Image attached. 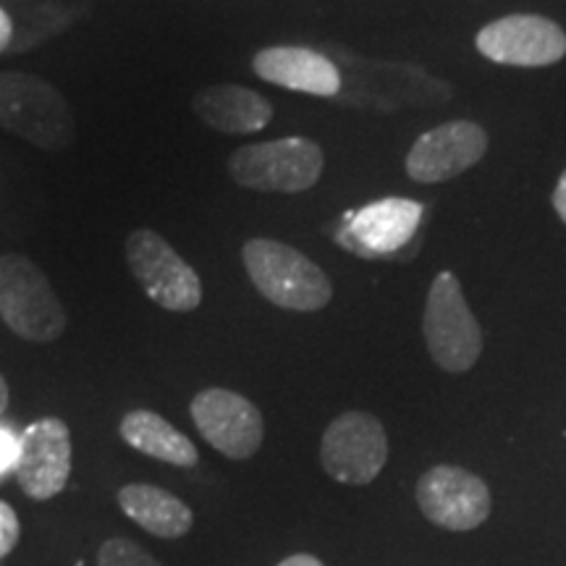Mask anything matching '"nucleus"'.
Returning <instances> with one entry per match:
<instances>
[{"label":"nucleus","mask_w":566,"mask_h":566,"mask_svg":"<svg viewBox=\"0 0 566 566\" xmlns=\"http://www.w3.org/2000/svg\"><path fill=\"white\" fill-rule=\"evenodd\" d=\"M242 258L254 289L275 307L317 313L334 296L328 275L294 247L275 239H250Z\"/></svg>","instance_id":"1"},{"label":"nucleus","mask_w":566,"mask_h":566,"mask_svg":"<svg viewBox=\"0 0 566 566\" xmlns=\"http://www.w3.org/2000/svg\"><path fill=\"white\" fill-rule=\"evenodd\" d=\"M0 126L42 150H63L74 139V116L51 82L21 71L0 74Z\"/></svg>","instance_id":"2"},{"label":"nucleus","mask_w":566,"mask_h":566,"mask_svg":"<svg viewBox=\"0 0 566 566\" xmlns=\"http://www.w3.org/2000/svg\"><path fill=\"white\" fill-rule=\"evenodd\" d=\"M0 317L32 344H51L66 331V313L48 275L17 252L0 254Z\"/></svg>","instance_id":"3"},{"label":"nucleus","mask_w":566,"mask_h":566,"mask_svg":"<svg viewBox=\"0 0 566 566\" xmlns=\"http://www.w3.org/2000/svg\"><path fill=\"white\" fill-rule=\"evenodd\" d=\"M231 179L254 192L296 195L315 187L323 174V150L313 139L283 137L231 153Z\"/></svg>","instance_id":"4"},{"label":"nucleus","mask_w":566,"mask_h":566,"mask_svg":"<svg viewBox=\"0 0 566 566\" xmlns=\"http://www.w3.org/2000/svg\"><path fill=\"white\" fill-rule=\"evenodd\" d=\"M422 334L433 363L446 373H467L483 352V331L467 307L454 273L436 275L422 317Z\"/></svg>","instance_id":"5"},{"label":"nucleus","mask_w":566,"mask_h":566,"mask_svg":"<svg viewBox=\"0 0 566 566\" xmlns=\"http://www.w3.org/2000/svg\"><path fill=\"white\" fill-rule=\"evenodd\" d=\"M126 263L139 289L168 313H195L202 302V281L160 233L137 229L126 239Z\"/></svg>","instance_id":"6"},{"label":"nucleus","mask_w":566,"mask_h":566,"mask_svg":"<svg viewBox=\"0 0 566 566\" xmlns=\"http://www.w3.org/2000/svg\"><path fill=\"white\" fill-rule=\"evenodd\" d=\"M388 459V438L378 417L344 412L325 428L321 462L328 478L344 485H367Z\"/></svg>","instance_id":"7"},{"label":"nucleus","mask_w":566,"mask_h":566,"mask_svg":"<svg viewBox=\"0 0 566 566\" xmlns=\"http://www.w3.org/2000/svg\"><path fill=\"white\" fill-rule=\"evenodd\" d=\"M417 504L433 525L467 533L491 516V491L464 467L438 464L417 483Z\"/></svg>","instance_id":"8"},{"label":"nucleus","mask_w":566,"mask_h":566,"mask_svg":"<svg viewBox=\"0 0 566 566\" xmlns=\"http://www.w3.org/2000/svg\"><path fill=\"white\" fill-rule=\"evenodd\" d=\"M192 420L205 441L229 459H250L263 446V415L247 396L229 388H205L197 394Z\"/></svg>","instance_id":"9"},{"label":"nucleus","mask_w":566,"mask_h":566,"mask_svg":"<svg viewBox=\"0 0 566 566\" xmlns=\"http://www.w3.org/2000/svg\"><path fill=\"white\" fill-rule=\"evenodd\" d=\"M478 51L504 66H551L566 55V32L546 17L516 13L483 27L478 32Z\"/></svg>","instance_id":"10"},{"label":"nucleus","mask_w":566,"mask_h":566,"mask_svg":"<svg viewBox=\"0 0 566 566\" xmlns=\"http://www.w3.org/2000/svg\"><path fill=\"white\" fill-rule=\"evenodd\" d=\"M19 488L32 501H51L69 483L71 475V433L59 417H42L19 438L17 464Z\"/></svg>","instance_id":"11"},{"label":"nucleus","mask_w":566,"mask_h":566,"mask_svg":"<svg viewBox=\"0 0 566 566\" xmlns=\"http://www.w3.org/2000/svg\"><path fill=\"white\" fill-rule=\"evenodd\" d=\"M488 134L472 122H449L424 132L407 155V174L417 184L449 181L483 160Z\"/></svg>","instance_id":"12"},{"label":"nucleus","mask_w":566,"mask_h":566,"mask_svg":"<svg viewBox=\"0 0 566 566\" xmlns=\"http://www.w3.org/2000/svg\"><path fill=\"white\" fill-rule=\"evenodd\" d=\"M349 223L338 231L346 250L375 258L401 250L415 237L422 221V205L407 197H386L349 212Z\"/></svg>","instance_id":"13"},{"label":"nucleus","mask_w":566,"mask_h":566,"mask_svg":"<svg viewBox=\"0 0 566 566\" xmlns=\"http://www.w3.org/2000/svg\"><path fill=\"white\" fill-rule=\"evenodd\" d=\"M252 69L260 80L292 92H304V95L334 97L342 90V74L336 63L310 48H265L252 59Z\"/></svg>","instance_id":"14"},{"label":"nucleus","mask_w":566,"mask_h":566,"mask_svg":"<svg viewBox=\"0 0 566 566\" xmlns=\"http://www.w3.org/2000/svg\"><path fill=\"white\" fill-rule=\"evenodd\" d=\"M192 111L202 124L223 134H254L273 118V105L260 92L239 84H212L195 95Z\"/></svg>","instance_id":"15"},{"label":"nucleus","mask_w":566,"mask_h":566,"mask_svg":"<svg viewBox=\"0 0 566 566\" xmlns=\"http://www.w3.org/2000/svg\"><path fill=\"white\" fill-rule=\"evenodd\" d=\"M118 506L137 522L142 530L163 541H176L184 537L195 525V514L179 495L168 493L166 488L147 485V483H132L118 491Z\"/></svg>","instance_id":"16"},{"label":"nucleus","mask_w":566,"mask_h":566,"mask_svg":"<svg viewBox=\"0 0 566 566\" xmlns=\"http://www.w3.org/2000/svg\"><path fill=\"white\" fill-rule=\"evenodd\" d=\"M118 433L139 454L158 459V462L174 467H195L200 462V451L181 430H176L166 417L150 409H134L124 415Z\"/></svg>","instance_id":"17"},{"label":"nucleus","mask_w":566,"mask_h":566,"mask_svg":"<svg viewBox=\"0 0 566 566\" xmlns=\"http://www.w3.org/2000/svg\"><path fill=\"white\" fill-rule=\"evenodd\" d=\"M97 566H163L158 558L147 554L139 543L126 537H108L97 551Z\"/></svg>","instance_id":"18"},{"label":"nucleus","mask_w":566,"mask_h":566,"mask_svg":"<svg viewBox=\"0 0 566 566\" xmlns=\"http://www.w3.org/2000/svg\"><path fill=\"white\" fill-rule=\"evenodd\" d=\"M21 537V522L13 509L0 499V558H6L17 548Z\"/></svg>","instance_id":"19"},{"label":"nucleus","mask_w":566,"mask_h":566,"mask_svg":"<svg viewBox=\"0 0 566 566\" xmlns=\"http://www.w3.org/2000/svg\"><path fill=\"white\" fill-rule=\"evenodd\" d=\"M17 454H19V443L13 441L6 430H0V472H6L9 467L17 464Z\"/></svg>","instance_id":"20"},{"label":"nucleus","mask_w":566,"mask_h":566,"mask_svg":"<svg viewBox=\"0 0 566 566\" xmlns=\"http://www.w3.org/2000/svg\"><path fill=\"white\" fill-rule=\"evenodd\" d=\"M554 208L558 212V218L566 223V171L562 174V179H558L554 189Z\"/></svg>","instance_id":"21"},{"label":"nucleus","mask_w":566,"mask_h":566,"mask_svg":"<svg viewBox=\"0 0 566 566\" xmlns=\"http://www.w3.org/2000/svg\"><path fill=\"white\" fill-rule=\"evenodd\" d=\"M11 38H13V24H11L9 13L0 9V53L11 45Z\"/></svg>","instance_id":"22"},{"label":"nucleus","mask_w":566,"mask_h":566,"mask_svg":"<svg viewBox=\"0 0 566 566\" xmlns=\"http://www.w3.org/2000/svg\"><path fill=\"white\" fill-rule=\"evenodd\" d=\"M275 566H323V562H321V558L310 556V554H294V556L283 558V562L275 564Z\"/></svg>","instance_id":"23"},{"label":"nucleus","mask_w":566,"mask_h":566,"mask_svg":"<svg viewBox=\"0 0 566 566\" xmlns=\"http://www.w3.org/2000/svg\"><path fill=\"white\" fill-rule=\"evenodd\" d=\"M9 409V384L3 380V375H0V415Z\"/></svg>","instance_id":"24"}]
</instances>
